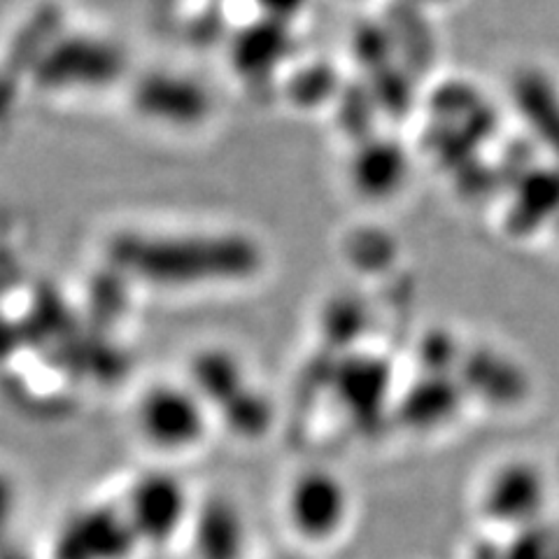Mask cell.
Returning a JSON list of instances; mask_svg holds the SVG:
<instances>
[{
  "label": "cell",
  "mask_w": 559,
  "mask_h": 559,
  "mask_svg": "<svg viewBox=\"0 0 559 559\" xmlns=\"http://www.w3.org/2000/svg\"><path fill=\"white\" fill-rule=\"evenodd\" d=\"M110 259L121 271L152 285L194 287L226 283L257 271L252 240L234 234H140L112 238Z\"/></svg>",
  "instance_id": "1"
},
{
  "label": "cell",
  "mask_w": 559,
  "mask_h": 559,
  "mask_svg": "<svg viewBox=\"0 0 559 559\" xmlns=\"http://www.w3.org/2000/svg\"><path fill=\"white\" fill-rule=\"evenodd\" d=\"M135 540L131 520L98 506L80 511L63 524L55 540V559H127Z\"/></svg>",
  "instance_id": "2"
},
{
  "label": "cell",
  "mask_w": 559,
  "mask_h": 559,
  "mask_svg": "<svg viewBox=\"0 0 559 559\" xmlns=\"http://www.w3.org/2000/svg\"><path fill=\"white\" fill-rule=\"evenodd\" d=\"M140 427L166 450H180L201 439L205 429L199 401L178 388H154L140 401Z\"/></svg>",
  "instance_id": "3"
},
{
  "label": "cell",
  "mask_w": 559,
  "mask_h": 559,
  "mask_svg": "<svg viewBox=\"0 0 559 559\" xmlns=\"http://www.w3.org/2000/svg\"><path fill=\"white\" fill-rule=\"evenodd\" d=\"M187 511L182 485L173 476L152 474L140 478L129 495V520L138 538L162 544L170 538Z\"/></svg>",
  "instance_id": "4"
},
{
  "label": "cell",
  "mask_w": 559,
  "mask_h": 559,
  "mask_svg": "<svg viewBox=\"0 0 559 559\" xmlns=\"http://www.w3.org/2000/svg\"><path fill=\"white\" fill-rule=\"evenodd\" d=\"M121 57L112 45L92 38H75L57 47L55 57H47L40 78L51 86H96L117 78Z\"/></svg>",
  "instance_id": "5"
},
{
  "label": "cell",
  "mask_w": 559,
  "mask_h": 559,
  "mask_svg": "<svg viewBox=\"0 0 559 559\" xmlns=\"http://www.w3.org/2000/svg\"><path fill=\"white\" fill-rule=\"evenodd\" d=\"M135 103L147 117L168 121V124H197L207 115V92L203 86L170 73L140 82Z\"/></svg>",
  "instance_id": "6"
},
{
  "label": "cell",
  "mask_w": 559,
  "mask_h": 559,
  "mask_svg": "<svg viewBox=\"0 0 559 559\" xmlns=\"http://www.w3.org/2000/svg\"><path fill=\"white\" fill-rule=\"evenodd\" d=\"M197 550L201 559H238L242 550V522L229 501L210 499L197 518Z\"/></svg>",
  "instance_id": "7"
},
{
  "label": "cell",
  "mask_w": 559,
  "mask_h": 559,
  "mask_svg": "<svg viewBox=\"0 0 559 559\" xmlns=\"http://www.w3.org/2000/svg\"><path fill=\"white\" fill-rule=\"evenodd\" d=\"M191 376H194L199 392L219 408H224L245 390L238 361L229 353H222V349L199 353L197 359L191 361Z\"/></svg>",
  "instance_id": "8"
},
{
  "label": "cell",
  "mask_w": 559,
  "mask_h": 559,
  "mask_svg": "<svg viewBox=\"0 0 559 559\" xmlns=\"http://www.w3.org/2000/svg\"><path fill=\"white\" fill-rule=\"evenodd\" d=\"M226 423H229L238 433H259L266 427L269 419V406L264 404V399L257 396L245 388L236 399H231L229 404L222 408Z\"/></svg>",
  "instance_id": "9"
},
{
  "label": "cell",
  "mask_w": 559,
  "mask_h": 559,
  "mask_svg": "<svg viewBox=\"0 0 559 559\" xmlns=\"http://www.w3.org/2000/svg\"><path fill=\"white\" fill-rule=\"evenodd\" d=\"M14 487L5 474H0V540H3V532L8 530L10 518L14 513Z\"/></svg>",
  "instance_id": "10"
},
{
  "label": "cell",
  "mask_w": 559,
  "mask_h": 559,
  "mask_svg": "<svg viewBox=\"0 0 559 559\" xmlns=\"http://www.w3.org/2000/svg\"><path fill=\"white\" fill-rule=\"evenodd\" d=\"M12 343H14V338H12V331L8 329V324H5V322H0V357H8Z\"/></svg>",
  "instance_id": "11"
},
{
  "label": "cell",
  "mask_w": 559,
  "mask_h": 559,
  "mask_svg": "<svg viewBox=\"0 0 559 559\" xmlns=\"http://www.w3.org/2000/svg\"><path fill=\"white\" fill-rule=\"evenodd\" d=\"M0 559H31L22 548H14L5 540H0Z\"/></svg>",
  "instance_id": "12"
}]
</instances>
